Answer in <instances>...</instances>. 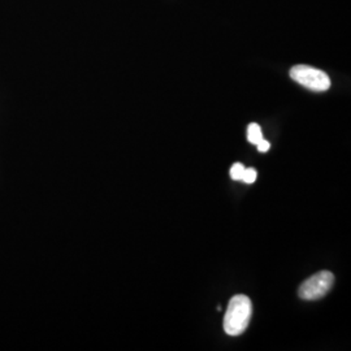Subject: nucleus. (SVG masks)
<instances>
[{
	"mask_svg": "<svg viewBox=\"0 0 351 351\" xmlns=\"http://www.w3.org/2000/svg\"><path fill=\"white\" fill-rule=\"evenodd\" d=\"M252 315V303L250 298L239 294L234 295L228 304L224 316V330L229 336H239L250 324Z\"/></svg>",
	"mask_w": 351,
	"mask_h": 351,
	"instance_id": "1",
	"label": "nucleus"
},
{
	"mask_svg": "<svg viewBox=\"0 0 351 351\" xmlns=\"http://www.w3.org/2000/svg\"><path fill=\"white\" fill-rule=\"evenodd\" d=\"M290 77L302 86L316 93L326 91L330 88V78L320 69L310 65H295L290 69Z\"/></svg>",
	"mask_w": 351,
	"mask_h": 351,
	"instance_id": "2",
	"label": "nucleus"
},
{
	"mask_svg": "<svg viewBox=\"0 0 351 351\" xmlns=\"http://www.w3.org/2000/svg\"><path fill=\"white\" fill-rule=\"evenodd\" d=\"M333 284V274L329 271H320L302 284L298 290V295L304 301H317L326 297Z\"/></svg>",
	"mask_w": 351,
	"mask_h": 351,
	"instance_id": "3",
	"label": "nucleus"
},
{
	"mask_svg": "<svg viewBox=\"0 0 351 351\" xmlns=\"http://www.w3.org/2000/svg\"><path fill=\"white\" fill-rule=\"evenodd\" d=\"M247 139L252 145H258L262 139H263V134H262V129L261 126L255 123H252L247 128Z\"/></svg>",
	"mask_w": 351,
	"mask_h": 351,
	"instance_id": "4",
	"label": "nucleus"
},
{
	"mask_svg": "<svg viewBox=\"0 0 351 351\" xmlns=\"http://www.w3.org/2000/svg\"><path fill=\"white\" fill-rule=\"evenodd\" d=\"M243 172H245V165H243V164H233L232 168H230V177H232L233 180H236V181H239V180H242Z\"/></svg>",
	"mask_w": 351,
	"mask_h": 351,
	"instance_id": "5",
	"label": "nucleus"
},
{
	"mask_svg": "<svg viewBox=\"0 0 351 351\" xmlns=\"http://www.w3.org/2000/svg\"><path fill=\"white\" fill-rule=\"evenodd\" d=\"M256 171L254 168H245V172L242 176V181L246 182V184H254L255 180H256Z\"/></svg>",
	"mask_w": 351,
	"mask_h": 351,
	"instance_id": "6",
	"label": "nucleus"
},
{
	"mask_svg": "<svg viewBox=\"0 0 351 351\" xmlns=\"http://www.w3.org/2000/svg\"><path fill=\"white\" fill-rule=\"evenodd\" d=\"M256 146H258L259 152H267V151L271 149V143L268 141H265V139H262Z\"/></svg>",
	"mask_w": 351,
	"mask_h": 351,
	"instance_id": "7",
	"label": "nucleus"
}]
</instances>
